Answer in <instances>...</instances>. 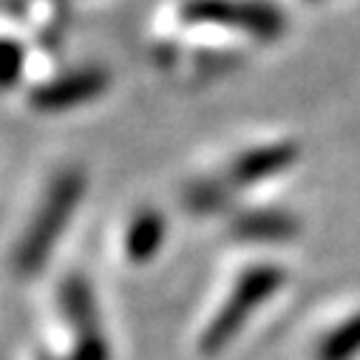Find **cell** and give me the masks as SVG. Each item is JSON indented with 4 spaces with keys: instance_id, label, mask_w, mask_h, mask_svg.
I'll use <instances>...</instances> for the list:
<instances>
[{
    "instance_id": "obj_1",
    "label": "cell",
    "mask_w": 360,
    "mask_h": 360,
    "mask_svg": "<svg viewBox=\"0 0 360 360\" xmlns=\"http://www.w3.org/2000/svg\"><path fill=\"white\" fill-rule=\"evenodd\" d=\"M79 193H82L79 173H63L54 182V188L49 191L46 205L37 213V221L32 224V230H29V236H26L20 252H18V261H20L23 269H34V266L43 264L49 247L54 244L57 233L63 230V224H65L71 207L77 205Z\"/></svg>"
},
{
    "instance_id": "obj_4",
    "label": "cell",
    "mask_w": 360,
    "mask_h": 360,
    "mask_svg": "<svg viewBox=\"0 0 360 360\" xmlns=\"http://www.w3.org/2000/svg\"><path fill=\"white\" fill-rule=\"evenodd\" d=\"M105 77L97 71H82L74 77H63L57 82H51L49 88L37 91V105L40 108H68V105H79L82 100H91L94 94L103 91Z\"/></svg>"
},
{
    "instance_id": "obj_3",
    "label": "cell",
    "mask_w": 360,
    "mask_h": 360,
    "mask_svg": "<svg viewBox=\"0 0 360 360\" xmlns=\"http://www.w3.org/2000/svg\"><path fill=\"white\" fill-rule=\"evenodd\" d=\"M278 281H281V273H276V269H252V273H247V276L241 278L238 290H236V298H230L227 309L216 318L213 329L207 332V346L221 343V340L233 332V326L241 323V318L250 312V307L258 304L264 295L273 292Z\"/></svg>"
},
{
    "instance_id": "obj_2",
    "label": "cell",
    "mask_w": 360,
    "mask_h": 360,
    "mask_svg": "<svg viewBox=\"0 0 360 360\" xmlns=\"http://www.w3.org/2000/svg\"><path fill=\"white\" fill-rule=\"evenodd\" d=\"M185 18L207 20V23H227L255 37H276L284 26L281 12H276L266 4H252V0H193Z\"/></svg>"
},
{
    "instance_id": "obj_6",
    "label": "cell",
    "mask_w": 360,
    "mask_h": 360,
    "mask_svg": "<svg viewBox=\"0 0 360 360\" xmlns=\"http://www.w3.org/2000/svg\"><path fill=\"white\" fill-rule=\"evenodd\" d=\"M360 346V321L352 326H343L340 332H335L321 352V360H346L352 354V349Z\"/></svg>"
},
{
    "instance_id": "obj_5",
    "label": "cell",
    "mask_w": 360,
    "mask_h": 360,
    "mask_svg": "<svg viewBox=\"0 0 360 360\" xmlns=\"http://www.w3.org/2000/svg\"><path fill=\"white\" fill-rule=\"evenodd\" d=\"M162 230H165V227H162V219H159L156 213H142V216L134 221L131 233H128V250H131V255H134V258L150 255V252L159 247Z\"/></svg>"
},
{
    "instance_id": "obj_7",
    "label": "cell",
    "mask_w": 360,
    "mask_h": 360,
    "mask_svg": "<svg viewBox=\"0 0 360 360\" xmlns=\"http://www.w3.org/2000/svg\"><path fill=\"white\" fill-rule=\"evenodd\" d=\"M23 57L15 43H0V85H12L15 77L20 74Z\"/></svg>"
}]
</instances>
